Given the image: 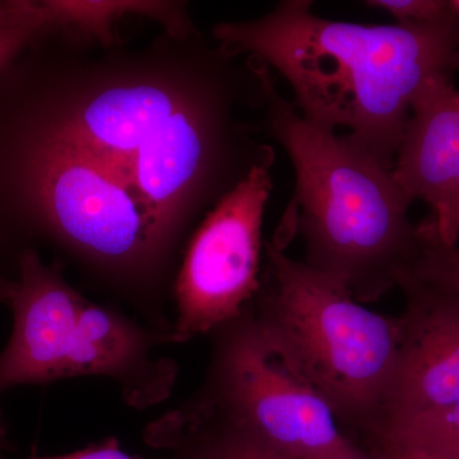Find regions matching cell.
Wrapping results in <instances>:
<instances>
[{"instance_id":"6da1fadb","label":"cell","mask_w":459,"mask_h":459,"mask_svg":"<svg viewBox=\"0 0 459 459\" xmlns=\"http://www.w3.org/2000/svg\"><path fill=\"white\" fill-rule=\"evenodd\" d=\"M219 49L273 68L307 122L394 170L420 92L459 69V17L434 25H364L316 16L309 0L213 29Z\"/></svg>"},{"instance_id":"7a4b0ae2","label":"cell","mask_w":459,"mask_h":459,"mask_svg":"<svg viewBox=\"0 0 459 459\" xmlns=\"http://www.w3.org/2000/svg\"><path fill=\"white\" fill-rule=\"evenodd\" d=\"M265 128L295 172L291 201L272 240L299 237L301 259L362 304L400 289L424 247L413 204L385 168L358 144L307 122L255 60Z\"/></svg>"},{"instance_id":"3957f363","label":"cell","mask_w":459,"mask_h":459,"mask_svg":"<svg viewBox=\"0 0 459 459\" xmlns=\"http://www.w3.org/2000/svg\"><path fill=\"white\" fill-rule=\"evenodd\" d=\"M3 108L36 131L92 157L126 184L171 244L202 199L219 189L235 153L229 95L217 74L179 92L153 84L110 87L72 108L38 96Z\"/></svg>"},{"instance_id":"277c9868","label":"cell","mask_w":459,"mask_h":459,"mask_svg":"<svg viewBox=\"0 0 459 459\" xmlns=\"http://www.w3.org/2000/svg\"><path fill=\"white\" fill-rule=\"evenodd\" d=\"M8 300L13 331L0 352V394L17 385H47L100 377L119 386L131 407L146 410L170 397L179 367L160 355L170 334L140 318L93 303L69 285L62 265L27 247Z\"/></svg>"},{"instance_id":"5b68a950","label":"cell","mask_w":459,"mask_h":459,"mask_svg":"<svg viewBox=\"0 0 459 459\" xmlns=\"http://www.w3.org/2000/svg\"><path fill=\"white\" fill-rule=\"evenodd\" d=\"M265 255L267 273L253 305L341 428L359 431L376 446L397 369V316L369 309L273 240L265 243Z\"/></svg>"},{"instance_id":"8992f818","label":"cell","mask_w":459,"mask_h":459,"mask_svg":"<svg viewBox=\"0 0 459 459\" xmlns=\"http://www.w3.org/2000/svg\"><path fill=\"white\" fill-rule=\"evenodd\" d=\"M204 383L168 415L226 429L286 459H342L359 446L252 301L208 334Z\"/></svg>"},{"instance_id":"52a82bcc","label":"cell","mask_w":459,"mask_h":459,"mask_svg":"<svg viewBox=\"0 0 459 459\" xmlns=\"http://www.w3.org/2000/svg\"><path fill=\"white\" fill-rule=\"evenodd\" d=\"M274 160L255 165L205 216L174 285V343L208 336L237 316L261 287L262 225Z\"/></svg>"},{"instance_id":"ba28073f","label":"cell","mask_w":459,"mask_h":459,"mask_svg":"<svg viewBox=\"0 0 459 459\" xmlns=\"http://www.w3.org/2000/svg\"><path fill=\"white\" fill-rule=\"evenodd\" d=\"M400 290L397 369L377 444L403 420L459 403V294L412 277Z\"/></svg>"},{"instance_id":"9c48e42d","label":"cell","mask_w":459,"mask_h":459,"mask_svg":"<svg viewBox=\"0 0 459 459\" xmlns=\"http://www.w3.org/2000/svg\"><path fill=\"white\" fill-rule=\"evenodd\" d=\"M394 177L411 201L437 216L459 195V90L453 80L431 82L412 104L395 157Z\"/></svg>"},{"instance_id":"30bf717a","label":"cell","mask_w":459,"mask_h":459,"mask_svg":"<svg viewBox=\"0 0 459 459\" xmlns=\"http://www.w3.org/2000/svg\"><path fill=\"white\" fill-rule=\"evenodd\" d=\"M40 3L51 30L56 27H74L101 41L113 39L111 29L119 18L126 14H138L162 23L171 35L179 38H184L190 31L186 8L180 3L141 0H41Z\"/></svg>"},{"instance_id":"8fae6325","label":"cell","mask_w":459,"mask_h":459,"mask_svg":"<svg viewBox=\"0 0 459 459\" xmlns=\"http://www.w3.org/2000/svg\"><path fill=\"white\" fill-rule=\"evenodd\" d=\"M143 439L169 452L168 459H286L234 431L178 421L166 413L148 425Z\"/></svg>"},{"instance_id":"7c38bea8","label":"cell","mask_w":459,"mask_h":459,"mask_svg":"<svg viewBox=\"0 0 459 459\" xmlns=\"http://www.w3.org/2000/svg\"><path fill=\"white\" fill-rule=\"evenodd\" d=\"M376 446L377 449L415 448L459 458V403L398 422Z\"/></svg>"},{"instance_id":"4fadbf2b","label":"cell","mask_w":459,"mask_h":459,"mask_svg":"<svg viewBox=\"0 0 459 459\" xmlns=\"http://www.w3.org/2000/svg\"><path fill=\"white\" fill-rule=\"evenodd\" d=\"M50 30L38 0H0V74Z\"/></svg>"},{"instance_id":"5bb4252c","label":"cell","mask_w":459,"mask_h":459,"mask_svg":"<svg viewBox=\"0 0 459 459\" xmlns=\"http://www.w3.org/2000/svg\"><path fill=\"white\" fill-rule=\"evenodd\" d=\"M409 277L459 294V259L449 247L428 240Z\"/></svg>"},{"instance_id":"9a60e30c","label":"cell","mask_w":459,"mask_h":459,"mask_svg":"<svg viewBox=\"0 0 459 459\" xmlns=\"http://www.w3.org/2000/svg\"><path fill=\"white\" fill-rule=\"evenodd\" d=\"M365 4L386 12L400 25H434L458 17L451 0H370Z\"/></svg>"},{"instance_id":"2e32d148","label":"cell","mask_w":459,"mask_h":459,"mask_svg":"<svg viewBox=\"0 0 459 459\" xmlns=\"http://www.w3.org/2000/svg\"><path fill=\"white\" fill-rule=\"evenodd\" d=\"M422 232L443 246H457L459 238V195L442 213L420 223Z\"/></svg>"},{"instance_id":"e0dca14e","label":"cell","mask_w":459,"mask_h":459,"mask_svg":"<svg viewBox=\"0 0 459 459\" xmlns=\"http://www.w3.org/2000/svg\"><path fill=\"white\" fill-rule=\"evenodd\" d=\"M0 459H5L3 457L2 452H0ZM26 459H147L142 458L140 455H129V453L124 452L120 448V444L117 442V437H108L102 442L90 444L86 448L80 449L68 453V455H31V457Z\"/></svg>"},{"instance_id":"ac0fdd59","label":"cell","mask_w":459,"mask_h":459,"mask_svg":"<svg viewBox=\"0 0 459 459\" xmlns=\"http://www.w3.org/2000/svg\"><path fill=\"white\" fill-rule=\"evenodd\" d=\"M377 455H385L389 459H459L446 457V455H434L415 448H382L377 449Z\"/></svg>"},{"instance_id":"d6986e66","label":"cell","mask_w":459,"mask_h":459,"mask_svg":"<svg viewBox=\"0 0 459 459\" xmlns=\"http://www.w3.org/2000/svg\"><path fill=\"white\" fill-rule=\"evenodd\" d=\"M13 286L14 280H8L7 277L0 272V303H8Z\"/></svg>"},{"instance_id":"ffe728a7","label":"cell","mask_w":459,"mask_h":459,"mask_svg":"<svg viewBox=\"0 0 459 459\" xmlns=\"http://www.w3.org/2000/svg\"><path fill=\"white\" fill-rule=\"evenodd\" d=\"M12 449V443L9 440L8 428L4 421L2 410H0V452Z\"/></svg>"},{"instance_id":"44dd1931","label":"cell","mask_w":459,"mask_h":459,"mask_svg":"<svg viewBox=\"0 0 459 459\" xmlns=\"http://www.w3.org/2000/svg\"><path fill=\"white\" fill-rule=\"evenodd\" d=\"M342 459H389L385 457V455H377V453H374V455H367V453L362 452L361 449H359L358 452L353 453V455H349V457Z\"/></svg>"},{"instance_id":"7402d4cb","label":"cell","mask_w":459,"mask_h":459,"mask_svg":"<svg viewBox=\"0 0 459 459\" xmlns=\"http://www.w3.org/2000/svg\"><path fill=\"white\" fill-rule=\"evenodd\" d=\"M451 5L455 13L459 17V0H451Z\"/></svg>"},{"instance_id":"603a6c76","label":"cell","mask_w":459,"mask_h":459,"mask_svg":"<svg viewBox=\"0 0 459 459\" xmlns=\"http://www.w3.org/2000/svg\"><path fill=\"white\" fill-rule=\"evenodd\" d=\"M446 247H449V249H451V252L453 253V255H455V256H457V258L459 259V247L458 246H446Z\"/></svg>"}]
</instances>
